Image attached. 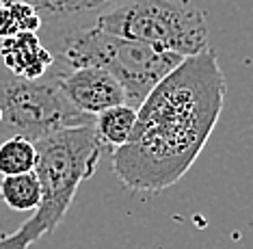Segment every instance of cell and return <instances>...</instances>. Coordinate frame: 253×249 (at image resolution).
Wrapping results in <instances>:
<instances>
[{"label": "cell", "instance_id": "cell-1", "mask_svg": "<svg viewBox=\"0 0 253 249\" xmlns=\"http://www.w3.org/2000/svg\"><path fill=\"white\" fill-rule=\"evenodd\" d=\"M225 74L208 48L184 59L136 111L128 143L113 152V173L134 193H160L199 158L225 104Z\"/></svg>", "mask_w": 253, "mask_h": 249}, {"label": "cell", "instance_id": "cell-2", "mask_svg": "<svg viewBox=\"0 0 253 249\" xmlns=\"http://www.w3.org/2000/svg\"><path fill=\"white\" fill-rule=\"evenodd\" d=\"M35 148L42 204L15 232L0 234V249H28L52 234L65 219L78 187L95 173L106 149L93 124L50 132L35 141Z\"/></svg>", "mask_w": 253, "mask_h": 249}, {"label": "cell", "instance_id": "cell-3", "mask_svg": "<svg viewBox=\"0 0 253 249\" xmlns=\"http://www.w3.org/2000/svg\"><path fill=\"white\" fill-rule=\"evenodd\" d=\"M54 54L52 74L78 67H102L122 83L128 104L139 111L145 98L184 61L175 52L106 33L97 24L45 44Z\"/></svg>", "mask_w": 253, "mask_h": 249}, {"label": "cell", "instance_id": "cell-4", "mask_svg": "<svg viewBox=\"0 0 253 249\" xmlns=\"http://www.w3.org/2000/svg\"><path fill=\"white\" fill-rule=\"evenodd\" d=\"M97 26L184 59L208 50V20L193 0H126L102 15Z\"/></svg>", "mask_w": 253, "mask_h": 249}, {"label": "cell", "instance_id": "cell-5", "mask_svg": "<svg viewBox=\"0 0 253 249\" xmlns=\"http://www.w3.org/2000/svg\"><path fill=\"white\" fill-rule=\"evenodd\" d=\"M93 121L95 117L72 106L54 74L42 80H24L0 63V130L9 137H24L35 143L50 132Z\"/></svg>", "mask_w": 253, "mask_h": 249}, {"label": "cell", "instance_id": "cell-6", "mask_svg": "<svg viewBox=\"0 0 253 249\" xmlns=\"http://www.w3.org/2000/svg\"><path fill=\"white\" fill-rule=\"evenodd\" d=\"M54 76L72 106L89 117H97L119 104H128L122 83L102 67H78Z\"/></svg>", "mask_w": 253, "mask_h": 249}, {"label": "cell", "instance_id": "cell-7", "mask_svg": "<svg viewBox=\"0 0 253 249\" xmlns=\"http://www.w3.org/2000/svg\"><path fill=\"white\" fill-rule=\"evenodd\" d=\"M0 63L18 78L42 80L52 72L54 54L39 33L24 31L0 42Z\"/></svg>", "mask_w": 253, "mask_h": 249}, {"label": "cell", "instance_id": "cell-8", "mask_svg": "<svg viewBox=\"0 0 253 249\" xmlns=\"http://www.w3.org/2000/svg\"><path fill=\"white\" fill-rule=\"evenodd\" d=\"M37 11L42 20L39 37L50 44L74 31L97 24V15L91 11L89 0H22Z\"/></svg>", "mask_w": 253, "mask_h": 249}, {"label": "cell", "instance_id": "cell-9", "mask_svg": "<svg viewBox=\"0 0 253 249\" xmlns=\"http://www.w3.org/2000/svg\"><path fill=\"white\" fill-rule=\"evenodd\" d=\"M0 199L15 212H35L42 204V184L35 171L0 176Z\"/></svg>", "mask_w": 253, "mask_h": 249}, {"label": "cell", "instance_id": "cell-10", "mask_svg": "<svg viewBox=\"0 0 253 249\" xmlns=\"http://www.w3.org/2000/svg\"><path fill=\"white\" fill-rule=\"evenodd\" d=\"M97 137L102 139V143L108 148H113V152L117 148H122L128 143L132 137V130L136 126V108L130 104H119L108 111L100 113L93 121Z\"/></svg>", "mask_w": 253, "mask_h": 249}, {"label": "cell", "instance_id": "cell-11", "mask_svg": "<svg viewBox=\"0 0 253 249\" xmlns=\"http://www.w3.org/2000/svg\"><path fill=\"white\" fill-rule=\"evenodd\" d=\"M37 148L31 139L7 137L0 143V176H20L35 171Z\"/></svg>", "mask_w": 253, "mask_h": 249}, {"label": "cell", "instance_id": "cell-12", "mask_svg": "<svg viewBox=\"0 0 253 249\" xmlns=\"http://www.w3.org/2000/svg\"><path fill=\"white\" fill-rule=\"evenodd\" d=\"M24 31H42L37 11L22 0H0V42Z\"/></svg>", "mask_w": 253, "mask_h": 249}, {"label": "cell", "instance_id": "cell-13", "mask_svg": "<svg viewBox=\"0 0 253 249\" xmlns=\"http://www.w3.org/2000/svg\"><path fill=\"white\" fill-rule=\"evenodd\" d=\"M126 0H89L91 4V11L97 15V20H100L104 13H108V11H113L115 7H119V4H124Z\"/></svg>", "mask_w": 253, "mask_h": 249}]
</instances>
